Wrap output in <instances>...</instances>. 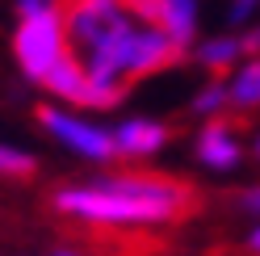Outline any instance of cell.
<instances>
[{
  "label": "cell",
  "mask_w": 260,
  "mask_h": 256,
  "mask_svg": "<svg viewBox=\"0 0 260 256\" xmlns=\"http://www.w3.org/2000/svg\"><path fill=\"white\" fill-rule=\"evenodd\" d=\"M235 206H239V210L260 214V185H256V189H243V194H235Z\"/></svg>",
  "instance_id": "12"
},
{
  "label": "cell",
  "mask_w": 260,
  "mask_h": 256,
  "mask_svg": "<svg viewBox=\"0 0 260 256\" xmlns=\"http://www.w3.org/2000/svg\"><path fill=\"white\" fill-rule=\"evenodd\" d=\"M256 151H260V143H256Z\"/></svg>",
  "instance_id": "16"
},
{
  "label": "cell",
  "mask_w": 260,
  "mask_h": 256,
  "mask_svg": "<svg viewBox=\"0 0 260 256\" xmlns=\"http://www.w3.org/2000/svg\"><path fill=\"white\" fill-rule=\"evenodd\" d=\"M59 17H63L68 46L84 59L101 42H109L118 29H126L135 21V13L122 0H59Z\"/></svg>",
  "instance_id": "3"
},
{
  "label": "cell",
  "mask_w": 260,
  "mask_h": 256,
  "mask_svg": "<svg viewBox=\"0 0 260 256\" xmlns=\"http://www.w3.org/2000/svg\"><path fill=\"white\" fill-rule=\"evenodd\" d=\"M59 256H72V252H59Z\"/></svg>",
  "instance_id": "15"
},
{
  "label": "cell",
  "mask_w": 260,
  "mask_h": 256,
  "mask_svg": "<svg viewBox=\"0 0 260 256\" xmlns=\"http://www.w3.org/2000/svg\"><path fill=\"white\" fill-rule=\"evenodd\" d=\"M248 252H256V256H260V227L248 235Z\"/></svg>",
  "instance_id": "14"
},
{
  "label": "cell",
  "mask_w": 260,
  "mask_h": 256,
  "mask_svg": "<svg viewBox=\"0 0 260 256\" xmlns=\"http://www.w3.org/2000/svg\"><path fill=\"white\" fill-rule=\"evenodd\" d=\"M226 101H235L239 109L260 105V55H252V63H243V72L235 76V84L226 88Z\"/></svg>",
  "instance_id": "8"
},
{
  "label": "cell",
  "mask_w": 260,
  "mask_h": 256,
  "mask_svg": "<svg viewBox=\"0 0 260 256\" xmlns=\"http://www.w3.org/2000/svg\"><path fill=\"white\" fill-rule=\"evenodd\" d=\"M122 5L135 13L139 21L164 29L176 46L189 51L193 29H198V5H193V0H122Z\"/></svg>",
  "instance_id": "5"
},
{
  "label": "cell",
  "mask_w": 260,
  "mask_h": 256,
  "mask_svg": "<svg viewBox=\"0 0 260 256\" xmlns=\"http://www.w3.org/2000/svg\"><path fill=\"white\" fill-rule=\"evenodd\" d=\"M198 202L202 198L193 185L155 172H122L92 185H63L51 194L59 214H72L88 227H164L189 218Z\"/></svg>",
  "instance_id": "1"
},
{
  "label": "cell",
  "mask_w": 260,
  "mask_h": 256,
  "mask_svg": "<svg viewBox=\"0 0 260 256\" xmlns=\"http://www.w3.org/2000/svg\"><path fill=\"white\" fill-rule=\"evenodd\" d=\"M168 126L164 122H147V118H130L113 131V143H118V155H151L155 147L168 143Z\"/></svg>",
  "instance_id": "7"
},
{
  "label": "cell",
  "mask_w": 260,
  "mask_h": 256,
  "mask_svg": "<svg viewBox=\"0 0 260 256\" xmlns=\"http://www.w3.org/2000/svg\"><path fill=\"white\" fill-rule=\"evenodd\" d=\"M193 109H198V114H210V118L222 114V109H226V84H222V80H214L210 88H202L198 101H193Z\"/></svg>",
  "instance_id": "11"
},
{
  "label": "cell",
  "mask_w": 260,
  "mask_h": 256,
  "mask_svg": "<svg viewBox=\"0 0 260 256\" xmlns=\"http://www.w3.org/2000/svg\"><path fill=\"white\" fill-rule=\"evenodd\" d=\"M239 55V38H210L206 46H198V63L210 72H231Z\"/></svg>",
  "instance_id": "9"
},
{
  "label": "cell",
  "mask_w": 260,
  "mask_h": 256,
  "mask_svg": "<svg viewBox=\"0 0 260 256\" xmlns=\"http://www.w3.org/2000/svg\"><path fill=\"white\" fill-rule=\"evenodd\" d=\"M252 5H256V0H235L231 17H235V21H243V17H248V13H252Z\"/></svg>",
  "instance_id": "13"
},
{
  "label": "cell",
  "mask_w": 260,
  "mask_h": 256,
  "mask_svg": "<svg viewBox=\"0 0 260 256\" xmlns=\"http://www.w3.org/2000/svg\"><path fill=\"white\" fill-rule=\"evenodd\" d=\"M34 172H38V159L34 155H25V151L0 143V177H34Z\"/></svg>",
  "instance_id": "10"
},
{
  "label": "cell",
  "mask_w": 260,
  "mask_h": 256,
  "mask_svg": "<svg viewBox=\"0 0 260 256\" xmlns=\"http://www.w3.org/2000/svg\"><path fill=\"white\" fill-rule=\"evenodd\" d=\"M198 159L210 168H235L239 164V143H235V126L226 122L222 114H214L206 126H202V135H198Z\"/></svg>",
  "instance_id": "6"
},
{
  "label": "cell",
  "mask_w": 260,
  "mask_h": 256,
  "mask_svg": "<svg viewBox=\"0 0 260 256\" xmlns=\"http://www.w3.org/2000/svg\"><path fill=\"white\" fill-rule=\"evenodd\" d=\"M34 118L63 143V147H72V151L88 155V159H101V164H105V159L118 155V143H113L109 131H96V126L80 122V118H72V114H63V109H55V105H38Z\"/></svg>",
  "instance_id": "4"
},
{
  "label": "cell",
  "mask_w": 260,
  "mask_h": 256,
  "mask_svg": "<svg viewBox=\"0 0 260 256\" xmlns=\"http://www.w3.org/2000/svg\"><path fill=\"white\" fill-rule=\"evenodd\" d=\"M17 13H21V25L13 34V55H17L21 72L38 84L51 72V63L68 51L59 0H17Z\"/></svg>",
  "instance_id": "2"
}]
</instances>
